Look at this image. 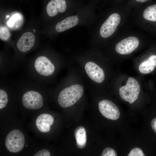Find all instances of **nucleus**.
<instances>
[{
	"instance_id": "16",
	"label": "nucleus",
	"mask_w": 156,
	"mask_h": 156,
	"mask_svg": "<svg viewBox=\"0 0 156 156\" xmlns=\"http://www.w3.org/2000/svg\"><path fill=\"white\" fill-rule=\"evenodd\" d=\"M8 95L3 89L0 90V109L5 107L8 103Z\"/></svg>"
},
{
	"instance_id": "6",
	"label": "nucleus",
	"mask_w": 156,
	"mask_h": 156,
	"mask_svg": "<svg viewBox=\"0 0 156 156\" xmlns=\"http://www.w3.org/2000/svg\"><path fill=\"white\" fill-rule=\"evenodd\" d=\"M22 102L26 108L35 109L41 107L43 100L41 95L34 90H29L25 92L22 97Z\"/></svg>"
},
{
	"instance_id": "12",
	"label": "nucleus",
	"mask_w": 156,
	"mask_h": 156,
	"mask_svg": "<svg viewBox=\"0 0 156 156\" xmlns=\"http://www.w3.org/2000/svg\"><path fill=\"white\" fill-rule=\"evenodd\" d=\"M79 21V18L77 16L67 17L56 24L55 29L58 32L64 31L76 25Z\"/></svg>"
},
{
	"instance_id": "3",
	"label": "nucleus",
	"mask_w": 156,
	"mask_h": 156,
	"mask_svg": "<svg viewBox=\"0 0 156 156\" xmlns=\"http://www.w3.org/2000/svg\"><path fill=\"white\" fill-rule=\"evenodd\" d=\"M140 87L135 78L129 77L126 84L119 89V95L121 99L131 104L138 99L140 92Z\"/></svg>"
},
{
	"instance_id": "17",
	"label": "nucleus",
	"mask_w": 156,
	"mask_h": 156,
	"mask_svg": "<svg viewBox=\"0 0 156 156\" xmlns=\"http://www.w3.org/2000/svg\"><path fill=\"white\" fill-rule=\"evenodd\" d=\"M0 31V39L4 40H8L10 36V33L8 29L5 27L1 26Z\"/></svg>"
},
{
	"instance_id": "15",
	"label": "nucleus",
	"mask_w": 156,
	"mask_h": 156,
	"mask_svg": "<svg viewBox=\"0 0 156 156\" xmlns=\"http://www.w3.org/2000/svg\"><path fill=\"white\" fill-rule=\"evenodd\" d=\"M23 20L22 15L18 12H16L10 18L8 22L7 25L12 28H17L21 24Z\"/></svg>"
},
{
	"instance_id": "13",
	"label": "nucleus",
	"mask_w": 156,
	"mask_h": 156,
	"mask_svg": "<svg viewBox=\"0 0 156 156\" xmlns=\"http://www.w3.org/2000/svg\"><path fill=\"white\" fill-rule=\"evenodd\" d=\"M156 67V55H152L140 64L139 70L141 73L146 74L153 71Z\"/></svg>"
},
{
	"instance_id": "10",
	"label": "nucleus",
	"mask_w": 156,
	"mask_h": 156,
	"mask_svg": "<svg viewBox=\"0 0 156 156\" xmlns=\"http://www.w3.org/2000/svg\"><path fill=\"white\" fill-rule=\"evenodd\" d=\"M66 8V0H51L47 4L46 11L49 16L53 17L58 13L64 12Z\"/></svg>"
},
{
	"instance_id": "8",
	"label": "nucleus",
	"mask_w": 156,
	"mask_h": 156,
	"mask_svg": "<svg viewBox=\"0 0 156 156\" xmlns=\"http://www.w3.org/2000/svg\"><path fill=\"white\" fill-rule=\"evenodd\" d=\"M85 71L90 78L94 81L101 83L104 80L105 75L102 69L95 63L89 62L85 66Z\"/></svg>"
},
{
	"instance_id": "7",
	"label": "nucleus",
	"mask_w": 156,
	"mask_h": 156,
	"mask_svg": "<svg viewBox=\"0 0 156 156\" xmlns=\"http://www.w3.org/2000/svg\"><path fill=\"white\" fill-rule=\"evenodd\" d=\"M99 110L104 117L112 120L118 119L120 116L118 107L112 101L107 99L103 100L99 103Z\"/></svg>"
},
{
	"instance_id": "14",
	"label": "nucleus",
	"mask_w": 156,
	"mask_h": 156,
	"mask_svg": "<svg viewBox=\"0 0 156 156\" xmlns=\"http://www.w3.org/2000/svg\"><path fill=\"white\" fill-rule=\"evenodd\" d=\"M74 135L77 147L80 149L84 148L87 142L86 133L85 128L81 126L77 127L75 131Z\"/></svg>"
},
{
	"instance_id": "20",
	"label": "nucleus",
	"mask_w": 156,
	"mask_h": 156,
	"mask_svg": "<svg viewBox=\"0 0 156 156\" xmlns=\"http://www.w3.org/2000/svg\"><path fill=\"white\" fill-rule=\"evenodd\" d=\"M34 156H50V154L49 151L45 149H43L39 151Z\"/></svg>"
},
{
	"instance_id": "22",
	"label": "nucleus",
	"mask_w": 156,
	"mask_h": 156,
	"mask_svg": "<svg viewBox=\"0 0 156 156\" xmlns=\"http://www.w3.org/2000/svg\"><path fill=\"white\" fill-rule=\"evenodd\" d=\"M114 4H118L123 2H124L127 1H130V0H113Z\"/></svg>"
},
{
	"instance_id": "4",
	"label": "nucleus",
	"mask_w": 156,
	"mask_h": 156,
	"mask_svg": "<svg viewBox=\"0 0 156 156\" xmlns=\"http://www.w3.org/2000/svg\"><path fill=\"white\" fill-rule=\"evenodd\" d=\"M25 144V137L20 130L14 129L10 132L5 140V145L10 152L16 153L21 151Z\"/></svg>"
},
{
	"instance_id": "21",
	"label": "nucleus",
	"mask_w": 156,
	"mask_h": 156,
	"mask_svg": "<svg viewBox=\"0 0 156 156\" xmlns=\"http://www.w3.org/2000/svg\"><path fill=\"white\" fill-rule=\"evenodd\" d=\"M151 126L153 130L156 133V118L153 119L151 120Z\"/></svg>"
},
{
	"instance_id": "18",
	"label": "nucleus",
	"mask_w": 156,
	"mask_h": 156,
	"mask_svg": "<svg viewBox=\"0 0 156 156\" xmlns=\"http://www.w3.org/2000/svg\"><path fill=\"white\" fill-rule=\"evenodd\" d=\"M101 156H116L117 154L114 149L109 147H107L104 150Z\"/></svg>"
},
{
	"instance_id": "2",
	"label": "nucleus",
	"mask_w": 156,
	"mask_h": 156,
	"mask_svg": "<svg viewBox=\"0 0 156 156\" xmlns=\"http://www.w3.org/2000/svg\"><path fill=\"white\" fill-rule=\"evenodd\" d=\"M83 92V87L79 84H75L66 88L59 94L58 97V103L64 108L71 106L80 99Z\"/></svg>"
},
{
	"instance_id": "5",
	"label": "nucleus",
	"mask_w": 156,
	"mask_h": 156,
	"mask_svg": "<svg viewBox=\"0 0 156 156\" xmlns=\"http://www.w3.org/2000/svg\"><path fill=\"white\" fill-rule=\"evenodd\" d=\"M34 69L38 75L45 77L52 75L55 70V66L47 57L41 55L38 57L34 62Z\"/></svg>"
},
{
	"instance_id": "1",
	"label": "nucleus",
	"mask_w": 156,
	"mask_h": 156,
	"mask_svg": "<svg viewBox=\"0 0 156 156\" xmlns=\"http://www.w3.org/2000/svg\"><path fill=\"white\" fill-rule=\"evenodd\" d=\"M127 23L116 33L118 40L115 47L116 52L120 55H129L136 51L143 41V33L129 27Z\"/></svg>"
},
{
	"instance_id": "19",
	"label": "nucleus",
	"mask_w": 156,
	"mask_h": 156,
	"mask_svg": "<svg viewBox=\"0 0 156 156\" xmlns=\"http://www.w3.org/2000/svg\"><path fill=\"white\" fill-rule=\"evenodd\" d=\"M128 156H144L142 150L139 148H136L132 149L128 155Z\"/></svg>"
},
{
	"instance_id": "9",
	"label": "nucleus",
	"mask_w": 156,
	"mask_h": 156,
	"mask_svg": "<svg viewBox=\"0 0 156 156\" xmlns=\"http://www.w3.org/2000/svg\"><path fill=\"white\" fill-rule=\"evenodd\" d=\"M35 38L31 32H27L23 34L18 40L16 46L19 50L26 52L30 50L35 43Z\"/></svg>"
},
{
	"instance_id": "11",
	"label": "nucleus",
	"mask_w": 156,
	"mask_h": 156,
	"mask_svg": "<svg viewBox=\"0 0 156 156\" xmlns=\"http://www.w3.org/2000/svg\"><path fill=\"white\" fill-rule=\"evenodd\" d=\"M54 119L51 115L42 114L39 115L36 120V125L39 131L43 133L49 132L50 126L53 123Z\"/></svg>"
}]
</instances>
